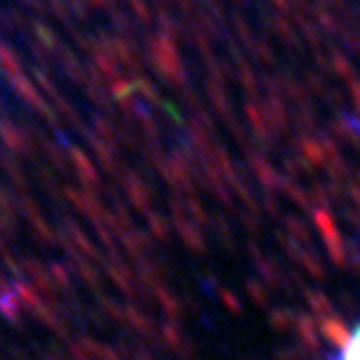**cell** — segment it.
<instances>
[{
    "label": "cell",
    "mask_w": 360,
    "mask_h": 360,
    "mask_svg": "<svg viewBox=\"0 0 360 360\" xmlns=\"http://www.w3.org/2000/svg\"><path fill=\"white\" fill-rule=\"evenodd\" d=\"M336 360H360V326L352 331L347 342H345V347L339 349V355Z\"/></svg>",
    "instance_id": "1"
}]
</instances>
